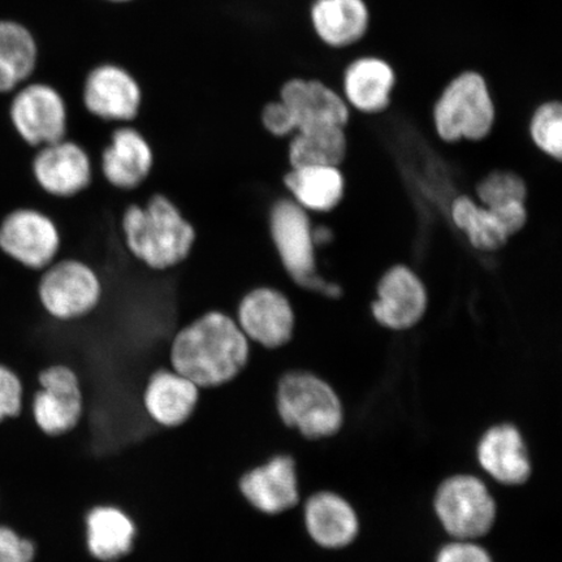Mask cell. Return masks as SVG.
<instances>
[{
	"label": "cell",
	"instance_id": "6da1fadb",
	"mask_svg": "<svg viewBox=\"0 0 562 562\" xmlns=\"http://www.w3.org/2000/svg\"><path fill=\"white\" fill-rule=\"evenodd\" d=\"M168 367L180 372L200 390L234 382L248 367L251 344L235 316L207 312L189 322L172 336Z\"/></svg>",
	"mask_w": 562,
	"mask_h": 562
},
{
	"label": "cell",
	"instance_id": "7a4b0ae2",
	"mask_svg": "<svg viewBox=\"0 0 562 562\" xmlns=\"http://www.w3.org/2000/svg\"><path fill=\"white\" fill-rule=\"evenodd\" d=\"M126 249L154 271H167L186 262L196 232L180 209L165 194H154L145 205H131L122 217Z\"/></svg>",
	"mask_w": 562,
	"mask_h": 562
},
{
	"label": "cell",
	"instance_id": "3957f363",
	"mask_svg": "<svg viewBox=\"0 0 562 562\" xmlns=\"http://www.w3.org/2000/svg\"><path fill=\"white\" fill-rule=\"evenodd\" d=\"M276 411L281 424L307 439L333 437L344 420L342 405L333 386L307 371L280 376Z\"/></svg>",
	"mask_w": 562,
	"mask_h": 562
},
{
	"label": "cell",
	"instance_id": "277c9868",
	"mask_svg": "<svg viewBox=\"0 0 562 562\" xmlns=\"http://www.w3.org/2000/svg\"><path fill=\"white\" fill-rule=\"evenodd\" d=\"M434 124L446 143L480 140L490 135L496 110L486 79L475 70L457 75L434 105Z\"/></svg>",
	"mask_w": 562,
	"mask_h": 562
},
{
	"label": "cell",
	"instance_id": "5b68a950",
	"mask_svg": "<svg viewBox=\"0 0 562 562\" xmlns=\"http://www.w3.org/2000/svg\"><path fill=\"white\" fill-rule=\"evenodd\" d=\"M270 232L281 263L290 277L306 290L339 297L341 290L316 271L314 232L306 210L293 200H279L270 211Z\"/></svg>",
	"mask_w": 562,
	"mask_h": 562
},
{
	"label": "cell",
	"instance_id": "8992f818",
	"mask_svg": "<svg viewBox=\"0 0 562 562\" xmlns=\"http://www.w3.org/2000/svg\"><path fill=\"white\" fill-rule=\"evenodd\" d=\"M37 294L44 311L55 321L87 318L101 305L103 284L98 272L80 259H61L42 271Z\"/></svg>",
	"mask_w": 562,
	"mask_h": 562
},
{
	"label": "cell",
	"instance_id": "52a82bcc",
	"mask_svg": "<svg viewBox=\"0 0 562 562\" xmlns=\"http://www.w3.org/2000/svg\"><path fill=\"white\" fill-rule=\"evenodd\" d=\"M35 383L37 389L30 398L34 426L50 438L74 431L83 416V391L76 370L63 362L47 364Z\"/></svg>",
	"mask_w": 562,
	"mask_h": 562
},
{
	"label": "cell",
	"instance_id": "ba28073f",
	"mask_svg": "<svg viewBox=\"0 0 562 562\" xmlns=\"http://www.w3.org/2000/svg\"><path fill=\"white\" fill-rule=\"evenodd\" d=\"M80 102L90 116L102 122H135L145 105L138 77L116 61H101L83 76Z\"/></svg>",
	"mask_w": 562,
	"mask_h": 562
},
{
	"label": "cell",
	"instance_id": "9c48e42d",
	"mask_svg": "<svg viewBox=\"0 0 562 562\" xmlns=\"http://www.w3.org/2000/svg\"><path fill=\"white\" fill-rule=\"evenodd\" d=\"M68 102L63 91L45 81H27L12 98L10 119L18 135L32 147L65 139L68 132Z\"/></svg>",
	"mask_w": 562,
	"mask_h": 562
},
{
	"label": "cell",
	"instance_id": "30bf717a",
	"mask_svg": "<svg viewBox=\"0 0 562 562\" xmlns=\"http://www.w3.org/2000/svg\"><path fill=\"white\" fill-rule=\"evenodd\" d=\"M435 512L446 531L462 540L486 536L496 519L494 497L486 484L472 475H456L442 483Z\"/></svg>",
	"mask_w": 562,
	"mask_h": 562
},
{
	"label": "cell",
	"instance_id": "8fae6325",
	"mask_svg": "<svg viewBox=\"0 0 562 562\" xmlns=\"http://www.w3.org/2000/svg\"><path fill=\"white\" fill-rule=\"evenodd\" d=\"M60 246L59 228L38 210H13L0 223V250L26 269L44 271L56 261Z\"/></svg>",
	"mask_w": 562,
	"mask_h": 562
},
{
	"label": "cell",
	"instance_id": "7c38bea8",
	"mask_svg": "<svg viewBox=\"0 0 562 562\" xmlns=\"http://www.w3.org/2000/svg\"><path fill=\"white\" fill-rule=\"evenodd\" d=\"M235 319L252 346L276 350L290 344L296 327L291 301L271 286H258L238 302Z\"/></svg>",
	"mask_w": 562,
	"mask_h": 562
},
{
	"label": "cell",
	"instance_id": "4fadbf2b",
	"mask_svg": "<svg viewBox=\"0 0 562 562\" xmlns=\"http://www.w3.org/2000/svg\"><path fill=\"white\" fill-rule=\"evenodd\" d=\"M244 501L267 517H278L296 508L300 483L296 460L279 453L244 472L237 482Z\"/></svg>",
	"mask_w": 562,
	"mask_h": 562
},
{
	"label": "cell",
	"instance_id": "5bb4252c",
	"mask_svg": "<svg viewBox=\"0 0 562 562\" xmlns=\"http://www.w3.org/2000/svg\"><path fill=\"white\" fill-rule=\"evenodd\" d=\"M32 172L42 191L56 199H74L87 191L93 180L89 154L66 138L40 147L32 161Z\"/></svg>",
	"mask_w": 562,
	"mask_h": 562
},
{
	"label": "cell",
	"instance_id": "9a60e30c",
	"mask_svg": "<svg viewBox=\"0 0 562 562\" xmlns=\"http://www.w3.org/2000/svg\"><path fill=\"white\" fill-rule=\"evenodd\" d=\"M378 297L371 304V313L383 327L404 331L424 318L427 308V291L417 273L406 266H393L376 286Z\"/></svg>",
	"mask_w": 562,
	"mask_h": 562
},
{
	"label": "cell",
	"instance_id": "2e32d148",
	"mask_svg": "<svg viewBox=\"0 0 562 562\" xmlns=\"http://www.w3.org/2000/svg\"><path fill=\"white\" fill-rule=\"evenodd\" d=\"M278 98L291 110L296 132L341 126L349 123V105L325 82L306 77H290L279 88Z\"/></svg>",
	"mask_w": 562,
	"mask_h": 562
},
{
	"label": "cell",
	"instance_id": "e0dca14e",
	"mask_svg": "<svg viewBox=\"0 0 562 562\" xmlns=\"http://www.w3.org/2000/svg\"><path fill=\"white\" fill-rule=\"evenodd\" d=\"M201 390L170 367L154 370L145 383L143 406L146 416L161 428L186 425L199 406Z\"/></svg>",
	"mask_w": 562,
	"mask_h": 562
},
{
	"label": "cell",
	"instance_id": "ac0fdd59",
	"mask_svg": "<svg viewBox=\"0 0 562 562\" xmlns=\"http://www.w3.org/2000/svg\"><path fill=\"white\" fill-rule=\"evenodd\" d=\"M154 151L149 140L135 126H119L102 153L101 170L109 184L121 191H135L149 179Z\"/></svg>",
	"mask_w": 562,
	"mask_h": 562
},
{
	"label": "cell",
	"instance_id": "d6986e66",
	"mask_svg": "<svg viewBox=\"0 0 562 562\" xmlns=\"http://www.w3.org/2000/svg\"><path fill=\"white\" fill-rule=\"evenodd\" d=\"M83 536L89 557L100 562H116L128 557L137 539V525L117 505L100 504L83 518Z\"/></svg>",
	"mask_w": 562,
	"mask_h": 562
},
{
	"label": "cell",
	"instance_id": "ffe728a7",
	"mask_svg": "<svg viewBox=\"0 0 562 562\" xmlns=\"http://www.w3.org/2000/svg\"><path fill=\"white\" fill-rule=\"evenodd\" d=\"M307 15L316 38L331 48L358 44L371 23L367 0H313Z\"/></svg>",
	"mask_w": 562,
	"mask_h": 562
},
{
	"label": "cell",
	"instance_id": "44dd1931",
	"mask_svg": "<svg viewBox=\"0 0 562 562\" xmlns=\"http://www.w3.org/2000/svg\"><path fill=\"white\" fill-rule=\"evenodd\" d=\"M477 461L498 483L519 486L531 475V462L521 432L512 425H498L483 435Z\"/></svg>",
	"mask_w": 562,
	"mask_h": 562
},
{
	"label": "cell",
	"instance_id": "7402d4cb",
	"mask_svg": "<svg viewBox=\"0 0 562 562\" xmlns=\"http://www.w3.org/2000/svg\"><path fill=\"white\" fill-rule=\"evenodd\" d=\"M304 522L314 542L328 550L349 546L360 531L356 510L346 498L334 492H318L308 497Z\"/></svg>",
	"mask_w": 562,
	"mask_h": 562
},
{
	"label": "cell",
	"instance_id": "603a6c76",
	"mask_svg": "<svg viewBox=\"0 0 562 562\" xmlns=\"http://www.w3.org/2000/svg\"><path fill=\"white\" fill-rule=\"evenodd\" d=\"M395 86V69L379 56H361L344 72L346 102L363 114H378L389 108Z\"/></svg>",
	"mask_w": 562,
	"mask_h": 562
},
{
	"label": "cell",
	"instance_id": "cb8c5ba5",
	"mask_svg": "<svg viewBox=\"0 0 562 562\" xmlns=\"http://www.w3.org/2000/svg\"><path fill=\"white\" fill-rule=\"evenodd\" d=\"M40 65L41 48L31 26L16 20H0V94L24 86Z\"/></svg>",
	"mask_w": 562,
	"mask_h": 562
},
{
	"label": "cell",
	"instance_id": "d4e9b609",
	"mask_svg": "<svg viewBox=\"0 0 562 562\" xmlns=\"http://www.w3.org/2000/svg\"><path fill=\"white\" fill-rule=\"evenodd\" d=\"M284 186L297 205L319 213L339 205L346 188L339 168L327 166L292 168L284 176Z\"/></svg>",
	"mask_w": 562,
	"mask_h": 562
},
{
	"label": "cell",
	"instance_id": "484cf974",
	"mask_svg": "<svg viewBox=\"0 0 562 562\" xmlns=\"http://www.w3.org/2000/svg\"><path fill=\"white\" fill-rule=\"evenodd\" d=\"M288 149L292 168L337 167L347 156V136L341 126H321L294 133Z\"/></svg>",
	"mask_w": 562,
	"mask_h": 562
},
{
	"label": "cell",
	"instance_id": "4316f807",
	"mask_svg": "<svg viewBox=\"0 0 562 562\" xmlns=\"http://www.w3.org/2000/svg\"><path fill=\"white\" fill-rule=\"evenodd\" d=\"M451 216L454 226L465 234L476 250H501L510 238L494 211L477 205L468 195L457 196L452 202Z\"/></svg>",
	"mask_w": 562,
	"mask_h": 562
},
{
	"label": "cell",
	"instance_id": "83f0119b",
	"mask_svg": "<svg viewBox=\"0 0 562 562\" xmlns=\"http://www.w3.org/2000/svg\"><path fill=\"white\" fill-rule=\"evenodd\" d=\"M533 144L548 157H562V104L558 101L540 104L530 123Z\"/></svg>",
	"mask_w": 562,
	"mask_h": 562
},
{
	"label": "cell",
	"instance_id": "f1b7e54d",
	"mask_svg": "<svg viewBox=\"0 0 562 562\" xmlns=\"http://www.w3.org/2000/svg\"><path fill=\"white\" fill-rule=\"evenodd\" d=\"M477 199L484 207H495L509 202H525L526 182L515 172L495 171L484 178L476 187Z\"/></svg>",
	"mask_w": 562,
	"mask_h": 562
},
{
	"label": "cell",
	"instance_id": "f546056e",
	"mask_svg": "<svg viewBox=\"0 0 562 562\" xmlns=\"http://www.w3.org/2000/svg\"><path fill=\"white\" fill-rule=\"evenodd\" d=\"M25 385L16 371L0 363V424L20 417L24 411Z\"/></svg>",
	"mask_w": 562,
	"mask_h": 562
},
{
	"label": "cell",
	"instance_id": "4dcf8cb0",
	"mask_svg": "<svg viewBox=\"0 0 562 562\" xmlns=\"http://www.w3.org/2000/svg\"><path fill=\"white\" fill-rule=\"evenodd\" d=\"M37 544L11 526L0 525V562H34Z\"/></svg>",
	"mask_w": 562,
	"mask_h": 562
},
{
	"label": "cell",
	"instance_id": "1f68e13d",
	"mask_svg": "<svg viewBox=\"0 0 562 562\" xmlns=\"http://www.w3.org/2000/svg\"><path fill=\"white\" fill-rule=\"evenodd\" d=\"M261 123L271 136L288 137L293 136L296 132V123H294L291 110L279 98L263 104Z\"/></svg>",
	"mask_w": 562,
	"mask_h": 562
},
{
	"label": "cell",
	"instance_id": "d6a6232c",
	"mask_svg": "<svg viewBox=\"0 0 562 562\" xmlns=\"http://www.w3.org/2000/svg\"><path fill=\"white\" fill-rule=\"evenodd\" d=\"M437 562H492V559L483 547L472 540L457 539L441 548Z\"/></svg>",
	"mask_w": 562,
	"mask_h": 562
},
{
	"label": "cell",
	"instance_id": "836d02e7",
	"mask_svg": "<svg viewBox=\"0 0 562 562\" xmlns=\"http://www.w3.org/2000/svg\"><path fill=\"white\" fill-rule=\"evenodd\" d=\"M101 2L109 3V4L123 5V4H130V3L136 2V0H101Z\"/></svg>",
	"mask_w": 562,
	"mask_h": 562
}]
</instances>
